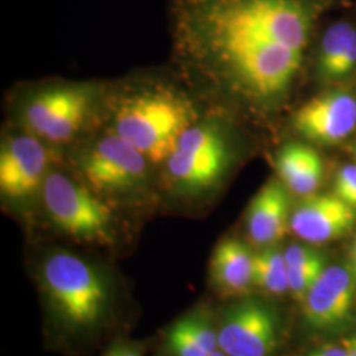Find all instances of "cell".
Listing matches in <instances>:
<instances>
[{"instance_id": "6", "label": "cell", "mask_w": 356, "mask_h": 356, "mask_svg": "<svg viewBox=\"0 0 356 356\" xmlns=\"http://www.w3.org/2000/svg\"><path fill=\"white\" fill-rule=\"evenodd\" d=\"M40 202L53 227L76 242L111 244L114 204L92 191L61 161L45 179Z\"/></svg>"}, {"instance_id": "16", "label": "cell", "mask_w": 356, "mask_h": 356, "mask_svg": "<svg viewBox=\"0 0 356 356\" xmlns=\"http://www.w3.org/2000/svg\"><path fill=\"white\" fill-rule=\"evenodd\" d=\"M276 177L291 194L305 198L318 193L325 164L318 151L302 141H289L276 153Z\"/></svg>"}, {"instance_id": "17", "label": "cell", "mask_w": 356, "mask_h": 356, "mask_svg": "<svg viewBox=\"0 0 356 356\" xmlns=\"http://www.w3.org/2000/svg\"><path fill=\"white\" fill-rule=\"evenodd\" d=\"M166 346L173 356H207L219 348L218 331L204 314H189L173 325Z\"/></svg>"}, {"instance_id": "19", "label": "cell", "mask_w": 356, "mask_h": 356, "mask_svg": "<svg viewBox=\"0 0 356 356\" xmlns=\"http://www.w3.org/2000/svg\"><path fill=\"white\" fill-rule=\"evenodd\" d=\"M254 285L272 296L289 292L285 254L277 245L261 248L254 254Z\"/></svg>"}, {"instance_id": "25", "label": "cell", "mask_w": 356, "mask_h": 356, "mask_svg": "<svg viewBox=\"0 0 356 356\" xmlns=\"http://www.w3.org/2000/svg\"><path fill=\"white\" fill-rule=\"evenodd\" d=\"M207 356H229L227 355V354H226V353H223V351H222V350H219V348H218V350H216V351H214V353H211V354H209V355Z\"/></svg>"}, {"instance_id": "8", "label": "cell", "mask_w": 356, "mask_h": 356, "mask_svg": "<svg viewBox=\"0 0 356 356\" xmlns=\"http://www.w3.org/2000/svg\"><path fill=\"white\" fill-rule=\"evenodd\" d=\"M64 161V152L23 128L8 123L0 144V193L13 204L31 202L41 194L51 169Z\"/></svg>"}, {"instance_id": "22", "label": "cell", "mask_w": 356, "mask_h": 356, "mask_svg": "<svg viewBox=\"0 0 356 356\" xmlns=\"http://www.w3.org/2000/svg\"><path fill=\"white\" fill-rule=\"evenodd\" d=\"M107 356H141V354L136 348L127 344H116Z\"/></svg>"}, {"instance_id": "26", "label": "cell", "mask_w": 356, "mask_h": 356, "mask_svg": "<svg viewBox=\"0 0 356 356\" xmlns=\"http://www.w3.org/2000/svg\"><path fill=\"white\" fill-rule=\"evenodd\" d=\"M354 153H355V156H356V143H355V148H354Z\"/></svg>"}, {"instance_id": "7", "label": "cell", "mask_w": 356, "mask_h": 356, "mask_svg": "<svg viewBox=\"0 0 356 356\" xmlns=\"http://www.w3.org/2000/svg\"><path fill=\"white\" fill-rule=\"evenodd\" d=\"M41 279L51 304L70 327L89 329L101 321L107 289L102 276L85 259L56 251L44 260Z\"/></svg>"}, {"instance_id": "5", "label": "cell", "mask_w": 356, "mask_h": 356, "mask_svg": "<svg viewBox=\"0 0 356 356\" xmlns=\"http://www.w3.org/2000/svg\"><path fill=\"white\" fill-rule=\"evenodd\" d=\"M64 157L66 165L111 204L159 186L152 163L106 126L67 148Z\"/></svg>"}, {"instance_id": "1", "label": "cell", "mask_w": 356, "mask_h": 356, "mask_svg": "<svg viewBox=\"0 0 356 356\" xmlns=\"http://www.w3.org/2000/svg\"><path fill=\"white\" fill-rule=\"evenodd\" d=\"M344 0H168L173 73L206 104L268 123Z\"/></svg>"}, {"instance_id": "3", "label": "cell", "mask_w": 356, "mask_h": 356, "mask_svg": "<svg viewBox=\"0 0 356 356\" xmlns=\"http://www.w3.org/2000/svg\"><path fill=\"white\" fill-rule=\"evenodd\" d=\"M241 120L207 104L159 169V188L181 200L207 198L219 191L250 152Z\"/></svg>"}, {"instance_id": "11", "label": "cell", "mask_w": 356, "mask_h": 356, "mask_svg": "<svg viewBox=\"0 0 356 356\" xmlns=\"http://www.w3.org/2000/svg\"><path fill=\"white\" fill-rule=\"evenodd\" d=\"M356 301V275L341 266L327 267L306 294L304 317L310 329H343L353 317Z\"/></svg>"}, {"instance_id": "13", "label": "cell", "mask_w": 356, "mask_h": 356, "mask_svg": "<svg viewBox=\"0 0 356 356\" xmlns=\"http://www.w3.org/2000/svg\"><path fill=\"white\" fill-rule=\"evenodd\" d=\"M356 225V211L334 193H316L302 198L292 210L291 231L309 244L337 241Z\"/></svg>"}, {"instance_id": "23", "label": "cell", "mask_w": 356, "mask_h": 356, "mask_svg": "<svg viewBox=\"0 0 356 356\" xmlns=\"http://www.w3.org/2000/svg\"><path fill=\"white\" fill-rule=\"evenodd\" d=\"M343 344L347 356H356V334L344 339Z\"/></svg>"}, {"instance_id": "24", "label": "cell", "mask_w": 356, "mask_h": 356, "mask_svg": "<svg viewBox=\"0 0 356 356\" xmlns=\"http://www.w3.org/2000/svg\"><path fill=\"white\" fill-rule=\"evenodd\" d=\"M353 267H354V273L356 275V241L353 247Z\"/></svg>"}, {"instance_id": "12", "label": "cell", "mask_w": 356, "mask_h": 356, "mask_svg": "<svg viewBox=\"0 0 356 356\" xmlns=\"http://www.w3.org/2000/svg\"><path fill=\"white\" fill-rule=\"evenodd\" d=\"M329 15L314 41L316 74L329 88L344 86L356 73V17Z\"/></svg>"}, {"instance_id": "15", "label": "cell", "mask_w": 356, "mask_h": 356, "mask_svg": "<svg viewBox=\"0 0 356 356\" xmlns=\"http://www.w3.org/2000/svg\"><path fill=\"white\" fill-rule=\"evenodd\" d=\"M254 252L245 243L227 236L216 244L210 260V276L225 297H241L254 288Z\"/></svg>"}, {"instance_id": "21", "label": "cell", "mask_w": 356, "mask_h": 356, "mask_svg": "<svg viewBox=\"0 0 356 356\" xmlns=\"http://www.w3.org/2000/svg\"><path fill=\"white\" fill-rule=\"evenodd\" d=\"M306 356H347L344 344H326L312 350Z\"/></svg>"}, {"instance_id": "9", "label": "cell", "mask_w": 356, "mask_h": 356, "mask_svg": "<svg viewBox=\"0 0 356 356\" xmlns=\"http://www.w3.org/2000/svg\"><path fill=\"white\" fill-rule=\"evenodd\" d=\"M280 321L270 306L245 298L225 313L219 330V350L229 356H272L279 347Z\"/></svg>"}, {"instance_id": "10", "label": "cell", "mask_w": 356, "mask_h": 356, "mask_svg": "<svg viewBox=\"0 0 356 356\" xmlns=\"http://www.w3.org/2000/svg\"><path fill=\"white\" fill-rule=\"evenodd\" d=\"M292 127L302 139L323 145L347 140L356 129V95L344 86L330 88L301 104Z\"/></svg>"}, {"instance_id": "4", "label": "cell", "mask_w": 356, "mask_h": 356, "mask_svg": "<svg viewBox=\"0 0 356 356\" xmlns=\"http://www.w3.org/2000/svg\"><path fill=\"white\" fill-rule=\"evenodd\" d=\"M108 82L48 79L16 90L10 123L65 152L104 123Z\"/></svg>"}, {"instance_id": "2", "label": "cell", "mask_w": 356, "mask_h": 356, "mask_svg": "<svg viewBox=\"0 0 356 356\" xmlns=\"http://www.w3.org/2000/svg\"><path fill=\"white\" fill-rule=\"evenodd\" d=\"M206 107L175 73L136 74L110 83L103 126L131 143L159 170Z\"/></svg>"}, {"instance_id": "14", "label": "cell", "mask_w": 356, "mask_h": 356, "mask_svg": "<svg viewBox=\"0 0 356 356\" xmlns=\"http://www.w3.org/2000/svg\"><path fill=\"white\" fill-rule=\"evenodd\" d=\"M291 193L277 177L259 189L247 209L245 229L256 248L277 245L291 231Z\"/></svg>"}, {"instance_id": "18", "label": "cell", "mask_w": 356, "mask_h": 356, "mask_svg": "<svg viewBox=\"0 0 356 356\" xmlns=\"http://www.w3.org/2000/svg\"><path fill=\"white\" fill-rule=\"evenodd\" d=\"M284 254L288 266L289 292L296 301L302 304L310 288L327 268V259L309 243L291 244L284 250Z\"/></svg>"}, {"instance_id": "20", "label": "cell", "mask_w": 356, "mask_h": 356, "mask_svg": "<svg viewBox=\"0 0 356 356\" xmlns=\"http://www.w3.org/2000/svg\"><path fill=\"white\" fill-rule=\"evenodd\" d=\"M332 193L356 211V164H347L337 172Z\"/></svg>"}]
</instances>
